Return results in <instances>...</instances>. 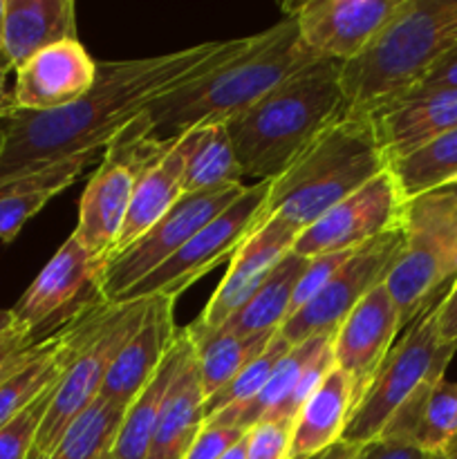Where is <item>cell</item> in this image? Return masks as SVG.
<instances>
[{"label": "cell", "mask_w": 457, "mask_h": 459, "mask_svg": "<svg viewBox=\"0 0 457 459\" xmlns=\"http://www.w3.org/2000/svg\"><path fill=\"white\" fill-rule=\"evenodd\" d=\"M254 40L255 34L157 56L97 63V81L83 99L47 112L18 110L3 121L0 188L58 161L106 151L152 101L246 52Z\"/></svg>", "instance_id": "cell-1"}, {"label": "cell", "mask_w": 457, "mask_h": 459, "mask_svg": "<svg viewBox=\"0 0 457 459\" xmlns=\"http://www.w3.org/2000/svg\"><path fill=\"white\" fill-rule=\"evenodd\" d=\"M312 63L316 58L300 43L294 18L282 16L276 25L255 34L246 52L170 90L134 121L146 137L157 142L175 139L197 126L227 124Z\"/></svg>", "instance_id": "cell-2"}, {"label": "cell", "mask_w": 457, "mask_h": 459, "mask_svg": "<svg viewBox=\"0 0 457 459\" xmlns=\"http://www.w3.org/2000/svg\"><path fill=\"white\" fill-rule=\"evenodd\" d=\"M345 115L341 63L316 61L224 126L242 178L272 182Z\"/></svg>", "instance_id": "cell-3"}, {"label": "cell", "mask_w": 457, "mask_h": 459, "mask_svg": "<svg viewBox=\"0 0 457 459\" xmlns=\"http://www.w3.org/2000/svg\"><path fill=\"white\" fill-rule=\"evenodd\" d=\"M457 45V0H401L388 25L341 65L348 115H375L424 83Z\"/></svg>", "instance_id": "cell-4"}, {"label": "cell", "mask_w": 457, "mask_h": 459, "mask_svg": "<svg viewBox=\"0 0 457 459\" xmlns=\"http://www.w3.org/2000/svg\"><path fill=\"white\" fill-rule=\"evenodd\" d=\"M388 166L372 115H345L272 179L263 222L278 218L305 231Z\"/></svg>", "instance_id": "cell-5"}, {"label": "cell", "mask_w": 457, "mask_h": 459, "mask_svg": "<svg viewBox=\"0 0 457 459\" xmlns=\"http://www.w3.org/2000/svg\"><path fill=\"white\" fill-rule=\"evenodd\" d=\"M437 305L426 309L394 341L370 388L349 415L343 442L370 444L379 437H403L426 394L444 379L457 345H444L437 334Z\"/></svg>", "instance_id": "cell-6"}, {"label": "cell", "mask_w": 457, "mask_h": 459, "mask_svg": "<svg viewBox=\"0 0 457 459\" xmlns=\"http://www.w3.org/2000/svg\"><path fill=\"white\" fill-rule=\"evenodd\" d=\"M455 251L457 184L412 197L406 206L401 254L385 278L401 332L451 290Z\"/></svg>", "instance_id": "cell-7"}, {"label": "cell", "mask_w": 457, "mask_h": 459, "mask_svg": "<svg viewBox=\"0 0 457 459\" xmlns=\"http://www.w3.org/2000/svg\"><path fill=\"white\" fill-rule=\"evenodd\" d=\"M146 307L148 299L130 300V303H108L58 379L27 459H47L52 455L54 446L65 435V430L101 394L103 379H106L112 359L137 330Z\"/></svg>", "instance_id": "cell-8"}, {"label": "cell", "mask_w": 457, "mask_h": 459, "mask_svg": "<svg viewBox=\"0 0 457 459\" xmlns=\"http://www.w3.org/2000/svg\"><path fill=\"white\" fill-rule=\"evenodd\" d=\"M173 139L157 142L139 130L137 121L116 134L103 151V161L94 170L79 202V220L72 236L90 255L110 260L119 240L137 175L151 161L164 155Z\"/></svg>", "instance_id": "cell-9"}, {"label": "cell", "mask_w": 457, "mask_h": 459, "mask_svg": "<svg viewBox=\"0 0 457 459\" xmlns=\"http://www.w3.org/2000/svg\"><path fill=\"white\" fill-rule=\"evenodd\" d=\"M269 188H272L269 179L246 184L245 193L228 209L204 224L177 254L170 255L164 264L152 269L146 278L130 287L116 303H130L152 296H168L177 300L202 276L231 260L237 247L263 222Z\"/></svg>", "instance_id": "cell-10"}, {"label": "cell", "mask_w": 457, "mask_h": 459, "mask_svg": "<svg viewBox=\"0 0 457 459\" xmlns=\"http://www.w3.org/2000/svg\"><path fill=\"white\" fill-rule=\"evenodd\" d=\"M246 184L213 188V191L182 195L157 224H152L134 245L121 251L103 269L99 278V299L103 303H116L133 285L146 278L152 269L164 264L177 254L204 224L218 218L245 193Z\"/></svg>", "instance_id": "cell-11"}, {"label": "cell", "mask_w": 457, "mask_h": 459, "mask_svg": "<svg viewBox=\"0 0 457 459\" xmlns=\"http://www.w3.org/2000/svg\"><path fill=\"white\" fill-rule=\"evenodd\" d=\"M401 247L403 229H397L354 249L332 281L282 323V339L289 345H300L314 336H334L348 314L372 290L384 285Z\"/></svg>", "instance_id": "cell-12"}, {"label": "cell", "mask_w": 457, "mask_h": 459, "mask_svg": "<svg viewBox=\"0 0 457 459\" xmlns=\"http://www.w3.org/2000/svg\"><path fill=\"white\" fill-rule=\"evenodd\" d=\"M406 206V195L388 166L366 186L327 211L312 227L300 231L291 254L316 258L357 249L384 233L403 229Z\"/></svg>", "instance_id": "cell-13"}, {"label": "cell", "mask_w": 457, "mask_h": 459, "mask_svg": "<svg viewBox=\"0 0 457 459\" xmlns=\"http://www.w3.org/2000/svg\"><path fill=\"white\" fill-rule=\"evenodd\" d=\"M106 260L90 255L70 236L12 307L16 325L40 339L54 334L90 300L99 299L97 287Z\"/></svg>", "instance_id": "cell-14"}, {"label": "cell", "mask_w": 457, "mask_h": 459, "mask_svg": "<svg viewBox=\"0 0 457 459\" xmlns=\"http://www.w3.org/2000/svg\"><path fill=\"white\" fill-rule=\"evenodd\" d=\"M399 7L401 0H298L280 4L282 13L294 18L305 49L316 61L341 65L354 61Z\"/></svg>", "instance_id": "cell-15"}, {"label": "cell", "mask_w": 457, "mask_h": 459, "mask_svg": "<svg viewBox=\"0 0 457 459\" xmlns=\"http://www.w3.org/2000/svg\"><path fill=\"white\" fill-rule=\"evenodd\" d=\"M300 231L285 220L269 218L237 247L236 254L228 260V269L220 285L206 300L200 316L191 323V330H218L222 327L251 296L258 291L276 269V264L285 258L294 247Z\"/></svg>", "instance_id": "cell-16"}, {"label": "cell", "mask_w": 457, "mask_h": 459, "mask_svg": "<svg viewBox=\"0 0 457 459\" xmlns=\"http://www.w3.org/2000/svg\"><path fill=\"white\" fill-rule=\"evenodd\" d=\"M399 332V314L392 296L385 290V282L372 290L336 330L332 352L336 368L352 385L354 406L370 388Z\"/></svg>", "instance_id": "cell-17"}, {"label": "cell", "mask_w": 457, "mask_h": 459, "mask_svg": "<svg viewBox=\"0 0 457 459\" xmlns=\"http://www.w3.org/2000/svg\"><path fill=\"white\" fill-rule=\"evenodd\" d=\"M97 81V61L79 39L61 40L16 70L13 101L18 110L47 112L79 101Z\"/></svg>", "instance_id": "cell-18"}, {"label": "cell", "mask_w": 457, "mask_h": 459, "mask_svg": "<svg viewBox=\"0 0 457 459\" xmlns=\"http://www.w3.org/2000/svg\"><path fill=\"white\" fill-rule=\"evenodd\" d=\"M179 334L182 330L175 325V299H148L142 323L108 368L101 397L119 406H128L177 345Z\"/></svg>", "instance_id": "cell-19"}, {"label": "cell", "mask_w": 457, "mask_h": 459, "mask_svg": "<svg viewBox=\"0 0 457 459\" xmlns=\"http://www.w3.org/2000/svg\"><path fill=\"white\" fill-rule=\"evenodd\" d=\"M388 161L403 160L457 128V88H421L372 115Z\"/></svg>", "instance_id": "cell-20"}, {"label": "cell", "mask_w": 457, "mask_h": 459, "mask_svg": "<svg viewBox=\"0 0 457 459\" xmlns=\"http://www.w3.org/2000/svg\"><path fill=\"white\" fill-rule=\"evenodd\" d=\"M186 334V332H184ZM206 397L202 390L200 361H197L193 341L186 334L182 363L173 377L161 403L160 420L146 459H184L191 444L204 429Z\"/></svg>", "instance_id": "cell-21"}, {"label": "cell", "mask_w": 457, "mask_h": 459, "mask_svg": "<svg viewBox=\"0 0 457 459\" xmlns=\"http://www.w3.org/2000/svg\"><path fill=\"white\" fill-rule=\"evenodd\" d=\"M70 39H79L72 0H4L0 56L12 72L43 49Z\"/></svg>", "instance_id": "cell-22"}, {"label": "cell", "mask_w": 457, "mask_h": 459, "mask_svg": "<svg viewBox=\"0 0 457 459\" xmlns=\"http://www.w3.org/2000/svg\"><path fill=\"white\" fill-rule=\"evenodd\" d=\"M352 408V385L334 366L291 421L289 459H318L343 442Z\"/></svg>", "instance_id": "cell-23"}, {"label": "cell", "mask_w": 457, "mask_h": 459, "mask_svg": "<svg viewBox=\"0 0 457 459\" xmlns=\"http://www.w3.org/2000/svg\"><path fill=\"white\" fill-rule=\"evenodd\" d=\"M182 175L184 146L182 139L175 137L173 143L166 148L164 155L151 161L137 175L133 197H130L128 204V213H125L124 227H121L119 240H116L115 249H112L110 260L116 258L121 251L128 249L130 245H134L182 197Z\"/></svg>", "instance_id": "cell-24"}, {"label": "cell", "mask_w": 457, "mask_h": 459, "mask_svg": "<svg viewBox=\"0 0 457 459\" xmlns=\"http://www.w3.org/2000/svg\"><path fill=\"white\" fill-rule=\"evenodd\" d=\"M179 139L184 146L182 195L245 184L227 126H197L179 134Z\"/></svg>", "instance_id": "cell-25"}, {"label": "cell", "mask_w": 457, "mask_h": 459, "mask_svg": "<svg viewBox=\"0 0 457 459\" xmlns=\"http://www.w3.org/2000/svg\"><path fill=\"white\" fill-rule=\"evenodd\" d=\"M92 157H74L58 161L40 173L27 175L0 188V242L9 245L18 238L27 222L47 204L52 197L65 191L81 178Z\"/></svg>", "instance_id": "cell-26"}, {"label": "cell", "mask_w": 457, "mask_h": 459, "mask_svg": "<svg viewBox=\"0 0 457 459\" xmlns=\"http://www.w3.org/2000/svg\"><path fill=\"white\" fill-rule=\"evenodd\" d=\"M184 348H186V334H179L177 345L170 350L155 375L151 377L146 385L137 393V397L128 403L125 415L121 420L119 433L112 444L108 459H146L151 448L152 435H155L157 420H160L161 403H164L168 385L173 377L177 375L179 363H182Z\"/></svg>", "instance_id": "cell-27"}, {"label": "cell", "mask_w": 457, "mask_h": 459, "mask_svg": "<svg viewBox=\"0 0 457 459\" xmlns=\"http://www.w3.org/2000/svg\"><path fill=\"white\" fill-rule=\"evenodd\" d=\"M305 264L307 258L289 251L258 287V291L224 323L222 330L236 336H258L280 330L291 314V299Z\"/></svg>", "instance_id": "cell-28"}, {"label": "cell", "mask_w": 457, "mask_h": 459, "mask_svg": "<svg viewBox=\"0 0 457 459\" xmlns=\"http://www.w3.org/2000/svg\"><path fill=\"white\" fill-rule=\"evenodd\" d=\"M188 339L193 341L195 348L197 361H200V375H202V390L204 397L211 399L218 394L224 385L233 381V377L254 361L255 357L267 350L269 341L278 334V332H269V334L258 336H236L231 332L222 330H191L184 327Z\"/></svg>", "instance_id": "cell-29"}, {"label": "cell", "mask_w": 457, "mask_h": 459, "mask_svg": "<svg viewBox=\"0 0 457 459\" xmlns=\"http://www.w3.org/2000/svg\"><path fill=\"white\" fill-rule=\"evenodd\" d=\"M125 408L99 394L88 411L65 430L47 459H108Z\"/></svg>", "instance_id": "cell-30"}, {"label": "cell", "mask_w": 457, "mask_h": 459, "mask_svg": "<svg viewBox=\"0 0 457 459\" xmlns=\"http://www.w3.org/2000/svg\"><path fill=\"white\" fill-rule=\"evenodd\" d=\"M403 195L410 202L421 193L457 184V128L390 164Z\"/></svg>", "instance_id": "cell-31"}, {"label": "cell", "mask_w": 457, "mask_h": 459, "mask_svg": "<svg viewBox=\"0 0 457 459\" xmlns=\"http://www.w3.org/2000/svg\"><path fill=\"white\" fill-rule=\"evenodd\" d=\"M406 439L428 455L457 446V384L446 377L435 384L408 426Z\"/></svg>", "instance_id": "cell-32"}, {"label": "cell", "mask_w": 457, "mask_h": 459, "mask_svg": "<svg viewBox=\"0 0 457 459\" xmlns=\"http://www.w3.org/2000/svg\"><path fill=\"white\" fill-rule=\"evenodd\" d=\"M291 345L282 339L280 330L278 334L269 341L267 350H264L260 357H255L254 361L246 363L228 385H224L218 394H213L211 399H206V420L213 415H224V412H233L237 408L246 406V403L254 402L260 394V390L264 388L267 379L272 377L273 368L287 354Z\"/></svg>", "instance_id": "cell-33"}, {"label": "cell", "mask_w": 457, "mask_h": 459, "mask_svg": "<svg viewBox=\"0 0 457 459\" xmlns=\"http://www.w3.org/2000/svg\"><path fill=\"white\" fill-rule=\"evenodd\" d=\"M58 384V381H56ZM45 390L40 397H36L25 411L18 412L9 424H4L0 429V459H27L30 457L31 446H34L36 433H39V426L43 421L45 411L49 406V399H52L54 388Z\"/></svg>", "instance_id": "cell-34"}, {"label": "cell", "mask_w": 457, "mask_h": 459, "mask_svg": "<svg viewBox=\"0 0 457 459\" xmlns=\"http://www.w3.org/2000/svg\"><path fill=\"white\" fill-rule=\"evenodd\" d=\"M358 249V247H357ZM354 254L352 251H339V254H325L316 255V258H307V264H305V272L300 273L298 282H296L294 299H291V314L298 312L307 300H312L327 282L332 281L336 272L341 269V264ZM289 314V316H291Z\"/></svg>", "instance_id": "cell-35"}, {"label": "cell", "mask_w": 457, "mask_h": 459, "mask_svg": "<svg viewBox=\"0 0 457 459\" xmlns=\"http://www.w3.org/2000/svg\"><path fill=\"white\" fill-rule=\"evenodd\" d=\"M291 421L267 420L251 426L246 435V459H289Z\"/></svg>", "instance_id": "cell-36"}, {"label": "cell", "mask_w": 457, "mask_h": 459, "mask_svg": "<svg viewBox=\"0 0 457 459\" xmlns=\"http://www.w3.org/2000/svg\"><path fill=\"white\" fill-rule=\"evenodd\" d=\"M249 430L240 426H218L204 424L195 442L191 444L184 459H220L227 451H231Z\"/></svg>", "instance_id": "cell-37"}, {"label": "cell", "mask_w": 457, "mask_h": 459, "mask_svg": "<svg viewBox=\"0 0 457 459\" xmlns=\"http://www.w3.org/2000/svg\"><path fill=\"white\" fill-rule=\"evenodd\" d=\"M45 339H47V336H45ZM40 341L43 339H40L39 334L18 325L0 336V384H3L7 377H12L13 372L34 354L36 345H39Z\"/></svg>", "instance_id": "cell-38"}, {"label": "cell", "mask_w": 457, "mask_h": 459, "mask_svg": "<svg viewBox=\"0 0 457 459\" xmlns=\"http://www.w3.org/2000/svg\"><path fill=\"white\" fill-rule=\"evenodd\" d=\"M357 459H430V455L421 451L419 446H415L410 439L388 435V437H379L370 444H363L358 448Z\"/></svg>", "instance_id": "cell-39"}, {"label": "cell", "mask_w": 457, "mask_h": 459, "mask_svg": "<svg viewBox=\"0 0 457 459\" xmlns=\"http://www.w3.org/2000/svg\"><path fill=\"white\" fill-rule=\"evenodd\" d=\"M437 334L444 345H457V281L437 305Z\"/></svg>", "instance_id": "cell-40"}, {"label": "cell", "mask_w": 457, "mask_h": 459, "mask_svg": "<svg viewBox=\"0 0 457 459\" xmlns=\"http://www.w3.org/2000/svg\"><path fill=\"white\" fill-rule=\"evenodd\" d=\"M421 88H457V45L433 67V72L417 90Z\"/></svg>", "instance_id": "cell-41"}, {"label": "cell", "mask_w": 457, "mask_h": 459, "mask_svg": "<svg viewBox=\"0 0 457 459\" xmlns=\"http://www.w3.org/2000/svg\"><path fill=\"white\" fill-rule=\"evenodd\" d=\"M9 72H12V67H9L7 63L3 61V56H0V121L9 119V117L18 112L16 101H13V92L7 90Z\"/></svg>", "instance_id": "cell-42"}, {"label": "cell", "mask_w": 457, "mask_h": 459, "mask_svg": "<svg viewBox=\"0 0 457 459\" xmlns=\"http://www.w3.org/2000/svg\"><path fill=\"white\" fill-rule=\"evenodd\" d=\"M357 444H348V442H339L336 446H332L325 455H321L318 459H357L358 455Z\"/></svg>", "instance_id": "cell-43"}, {"label": "cell", "mask_w": 457, "mask_h": 459, "mask_svg": "<svg viewBox=\"0 0 457 459\" xmlns=\"http://www.w3.org/2000/svg\"><path fill=\"white\" fill-rule=\"evenodd\" d=\"M246 435H249V433H246ZM246 435L240 439V442L236 444V446L231 448V451L224 453V455L220 459H246Z\"/></svg>", "instance_id": "cell-44"}, {"label": "cell", "mask_w": 457, "mask_h": 459, "mask_svg": "<svg viewBox=\"0 0 457 459\" xmlns=\"http://www.w3.org/2000/svg\"><path fill=\"white\" fill-rule=\"evenodd\" d=\"M13 327H16V321H13L12 309H0V336H3L4 332L13 330Z\"/></svg>", "instance_id": "cell-45"}, {"label": "cell", "mask_w": 457, "mask_h": 459, "mask_svg": "<svg viewBox=\"0 0 457 459\" xmlns=\"http://www.w3.org/2000/svg\"><path fill=\"white\" fill-rule=\"evenodd\" d=\"M430 459H457V446L448 448V451L439 453V455H430Z\"/></svg>", "instance_id": "cell-46"}, {"label": "cell", "mask_w": 457, "mask_h": 459, "mask_svg": "<svg viewBox=\"0 0 457 459\" xmlns=\"http://www.w3.org/2000/svg\"><path fill=\"white\" fill-rule=\"evenodd\" d=\"M3 27H4V0H0V40H3Z\"/></svg>", "instance_id": "cell-47"}, {"label": "cell", "mask_w": 457, "mask_h": 459, "mask_svg": "<svg viewBox=\"0 0 457 459\" xmlns=\"http://www.w3.org/2000/svg\"><path fill=\"white\" fill-rule=\"evenodd\" d=\"M453 281H457V251H455V263H453Z\"/></svg>", "instance_id": "cell-48"}, {"label": "cell", "mask_w": 457, "mask_h": 459, "mask_svg": "<svg viewBox=\"0 0 457 459\" xmlns=\"http://www.w3.org/2000/svg\"><path fill=\"white\" fill-rule=\"evenodd\" d=\"M3 139H4V128H3V121H0V146H3Z\"/></svg>", "instance_id": "cell-49"}]
</instances>
